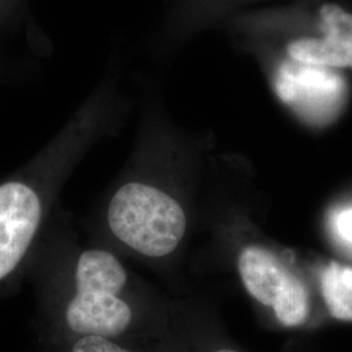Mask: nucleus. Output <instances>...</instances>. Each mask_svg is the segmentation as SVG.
Instances as JSON below:
<instances>
[{"mask_svg":"<svg viewBox=\"0 0 352 352\" xmlns=\"http://www.w3.org/2000/svg\"><path fill=\"white\" fill-rule=\"evenodd\" d=\"M129 273L120 258L103 248H89L76 260L72 292L64 307V322L80 337L116 340L135 320L128 298Z\"/></svg>","mask_w":352,"mask_h":352,"instance_id":"obj_1","label":"nucleus"},{"mask_svg":"<svg viewBox=\"0 0 352 352\" xmlns=\"http://www.w3.org/2000/svg\"><path fill=\"white\" fill-rule=\"evenodd\" d=\"M113 239L148 260H164L184 240L188 219L183 205L164 187L126 182L113 192L106 210Z\"/></svg>","mask_w":352,"mask_h":352,"instance_id":"obj_2","label":"nucleus"},{"mask_svg":"<svg viewBox=\"0 0 352 352\" xmlns=\"http://www.w3.org/2000/svg\"><path fill=\"white\" fill-rule=\"evenodd\" d=\"M52 187L19 177L0 184V289L24 264L47 215Z\"/></svg>","mask_w":352,"mask_h":352,"instance_id":"obj_3","label":"nucleus"},{"mask_svg":"<svg viewBox=\"0 0 352 352\" xmlns=\"http://www.w3.org/2000/svg\"><path fill=\"white\" fill-rule=\"evenodd\" d=\"M236 265L244 289L256 302L270 307L282 325H302L309 314L308 291L274 252L245 245Z\"/></svg>","mask_w":352,"mask_h":352,"instance_id":"obj_4","label":"nucleus"},{"mask_svg":"<svg viewBox=\"0 0 352 352\" xmlns=\"http://www.w3.org/2000/svg\"><path fill=\"white\" fill-rule=\"evenodd\" d=\"M273 88L280 101L312 124L331 122L347 97L346 78L340 71L289 59L276 68Z\"/></svg>","mask_w":352,"mask_h":352,"instance_id":"obj_5","label":"nucleus"},{"mask_svg":"<svg viewBox=\"0 0 352 352\" xmlns=\"http://www.w3.org/2000/svg\"><path fill=\"white\" fill-rule=\"evenodd\" d=\"M318 37H302L289 42L287 56L296 63L329 69H352V12L327 3L320 10Z\"/></svg>","mask_w":352,"mask_h":352,"instance_id":"obj_6","label":"nucleus"},{"mask_svg":"<svg viewBox=\"0 0 352 352\" xmlns=\"http://www.w3.org/2000/svg\"><path fill=\"white\" fill-rule=\"evenodd\" d=\"M321 291L330 315L352 321V267L331 261L321 274Z\"/></svg>","mask_w":352,"mask_h":352,"instance_id":"obj_7","label":"nucleus"},{"mask_svg":"<svg viewBox=\"0 0 352 352\" xmlns=\"http://www.w3.org/2000/svg\"><path fill=\"white\" fill-rule=\"evenodd\" d=\"M69 352H133L116 340L88 336V337H80L75 340L72 349Z\"/></svg>","mask_w":352,"mask_h":352,"instance_id":"obj_8","label":"nucleus"},{"mask_svg":"<svg viewBox=\"0 0 352 352\" xmlns=\"http://www.w3.org/2000/svg\"><path fill=\"white\" fill-rule=\"evenodd\" d=\"M338 230L344 239L352 243V209L340 214L338 218Z\"/></svg>","mask_w":352,"mask_h":352,"instance_id":"obj_9","label":"nucleus"},{"mask_svg":"<svg viewBox=\"0 0 352 352\" xmlns=\"http://www.w3.org/2000/svg\"><path fill=\"white\" fill-rule=\"evenodd\" d=\"M214 352H238L235 351V350H230V349H221V350H217V351Z\"/></svg>","mask_w":352,"mask_h":352,"instance_id":"obj_10","label":"nucleus"}]
</instances>
